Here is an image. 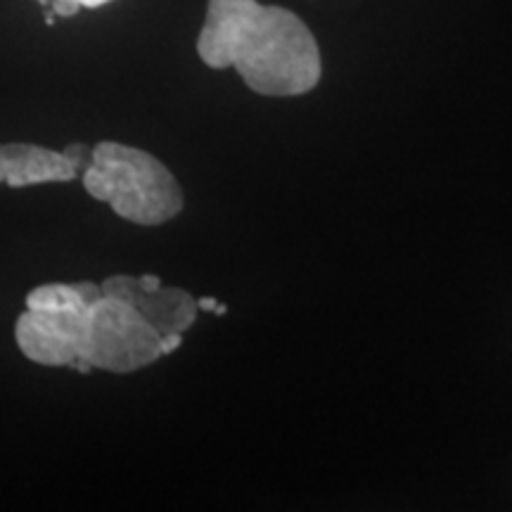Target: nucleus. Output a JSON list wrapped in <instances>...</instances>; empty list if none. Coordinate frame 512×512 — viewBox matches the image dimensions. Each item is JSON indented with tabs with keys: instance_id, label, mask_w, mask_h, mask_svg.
Instances as JSON below:
<instances>
[{
	"instance_id": "3",
	"label": "nucleus",
	"mask_w": 512,
	"mask_h": 512,
	"mask_svg": "<svg viewBox=\"0 0 512 512\" xmlns=\"http://www.w3.org/2000/svg\"><path fill=\"white\" fill-rule=\"evenodd\" d=\"M166 356L164 337L124 299L102 292L88 306L81 373H136Z\"/></svg>"
},
{
	"instance_id": "2",
	"label": "nucleus",
	"mask_w": 512,
	"mask_h": 512,
	"mask_svg": "<svg viewBox=\"0 0 512 512\" xmlns=\"http://www.w3.org/2000/svg\"><path fill=\"white\" fill-rule=\"evenodd\" d=\"M83 188L110 204L119 219L136 226H162L183 211L185 197L166 166L140 147L100 143L83 169Z\"/></svg>"
},
{
	"instance_id": "7",
	"label": "nucleus",
	"mask_w": 512,
	"mask_h": 512,
	"mask_svg": "<svg viewBox=\"0 0 512 512\" xmlns=\"http://www.w3.org/2000/svg\"><path fill=\"white\" fill-rule=\"evenodd\" d=\"M102 294L98 283H48L27 294V309H81Z\"/></svg>"
},
{
	"instance_id": "1",
	"label": "nucleus",
	"mask_w": 512,
	"mask_h": 512,
	"mask_svg": "<svg viewBox=\"0 0 512 512\" xmlns=\"http://www.w3.org/2000/svg\"><path fill=\"white\" fill-rule=\"evenodd\" d=\"M197 53L211 69H238L268 98L309 93L323 74L311 29L294 12L259 0H209Z\"/></svg>"
},
{
	"instance_id": "8",
	"label": "nucleus",
	"mask_w": 512,
	"mask_h": 512,
	"mask_svg": "<svg viewBox=\"0 0 512 512\" xmlns=\"http://www.w3.org/2000/svg\"><path fill=\"white\" fill-rule=\"evenodd\" d=\"M50 8H53L55 17H74L81 10L79 0H50Z\"/></svg>"
},
{
	"instance_id": "9",
	"label": "nucleus",
	"mask_w": 512,
	"mask_h": 512,
	"mask_svg": "<svg viewBox=\"0 0 512 512\" xmlns=\"http://www.w3.org/2000/svg\"><path fill=\"white\" fill-rule=\"evenodd\" d=\"M81 8H88V10H95V8H102V5L112 3V0H79Z\"/></svg>"
},
{
	"instance_id": "4",
	"label": "nucleus",
	"mask_w": 512,
	"mask_h": 512,
	"mask_svg": "<svg viewBox=\"0 0 512 512\" xmlns=\"http://www.w3.org/2000/svg\"><path fill=\"white\" fill-rule=\"evenodd\" d=\"M102 292L124 299L164 337V351L174 354L181 347L183 332L195 323L197 306L192 294L166 287L157 275H112Z\"/></svg>"
},
{
	"instance_id": "6",
	"label": "nucleus",
	"mask_w": 512,
	"mask_h": 512,
	"mask_svg": "<svg viewBox=\"0 0 512 512\" xmlns=\"http://www.w3.org/2000/svg\"><path fill=\"white\" fill-rule=\"evenodd\" d=\"M81 159L74 150H50L29 143H0V185L29 188L43 183L74 181Z\"/></svg>"
},
{
	"instance_id": "5",
	"label": "nucleus",
	"mask_w": 512,
	"mask_h": 512,
	"mask_svg": "<svg viewBox=\"0 0 512 512\" xmlns=\"http://www.w3.org/2000/svg\"><path fill=\"white\" fill-rule=\"evenodd\" d=\"M88 306H81V309H24L15 323V342L19 351L38 366L79 370Z\"/></svg>"
}]
</instances>
